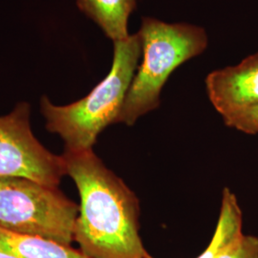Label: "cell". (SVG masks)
Instances as JSON below:
<instances>
[{"label":"cell","mask_w":258,"mask_h":258,"mask_svg":"<svg viewBox=\"0 0 258 258\" xmlns=\"http://www.w3.org/2000/svg\"><path fill=\"white\" fill-rule=\"evenodd\" d=\"M66 175L81 205L74 240L89 258H148L140 236V203L125 183L92 149L64 150Z\"/></svg>","instance_id":"obj_1"},{"label":"cell","mask_w":258,"mask_h":258,"mask_svg":"<svg viewBox=\"0 0 258 258\" xmlns=\"http://www.w3.org/2000/svg\"><path fill=\"white\" fill-rule=\"evenodd\" d=\"M138 33L114 41L110 72L82 100L55 105L46 96L40 101L41 113L49 132L64 142L65 150L92 149L99 135L116 123L142 56Z\"/></svg>","instance_id":"obj_2"},{"label":"cell","mask_w":258,"mask_h":258,"mask_svg":"<svg viewBox=\"0 0 258 258\" xmlns=\"http://www.w3.org/2000/svg\"><path fill=\"white\" fill-rule=\"evenodd\" d=\"M143 61L130 84L116 123L133 125L160 105L167 79L177 67L201 55L209 44L205 29L188 23H166L144 18L139 30Z\"/></svg>","instance_id":"obj_3"},{"label":"cell","mask_w":258,"mask_h":258,"mask_svg":"<svg viewBox=\"0 0 258 258\" xmlns=\"http://www.w3.org/2000/svg\"><path fill=\"white\" fill-rule=\"evenodd\" d=\"M80 206L57 186L0 176V228L70 246Z\"/></svg>","instance_id":"obj_4"},{"label":"cell","mask_w":258,"mask_h":258,"mask_svg":"<svg viewBox=\"0 0 258 258\" xmlns=\"http://www.w3.org/2000/svg\"><path fill=\"white\" fill-rule=\"evenodd\" d=\"M30 119L31 106L24 102L0 117V176L58 186L66 175L63 157L50 152L38 142Z\"/></svg>","instance_id":"obj_5"},{"label":"cell","mask_w":258,"mask_h":258,"mask_svg":"<svg viewBox=\"0 0 258 258\" xmlns=\"http://www.w3.org/2000/svg\"><path fill=\"white\" fill-rule=\"evenodd\" d=\"M206 86L210 101L222 117L258 105V52L239 64L208 75Z\"/></svg>","instance_id":"obj_6"},{"label":"cell","mask_w":258,"mask_h":258,"mask_svg":"<svg viewBox=\"0 0 258 258\" xmlns=\"http://www.w3.org/2000/svg\"><path fill=\"white\" fill-rule=\"evenodd\" d=\"M77 5L113 42L129 37L127 24L136 0H77Z\"/></svg>","instance_id":"obj_7"},{"label":"cell","mask_w":258,"mask_h":258,"mask_svg":"<svg viewBox=\"0 0 258 258\" xmlns=\"http://www.w3.org/2000/svg\"><path fill=\"white\" fill-rule=\"evenodd\" d=\"M0 244L19 258H89L81 249L38 236L18 234L0 228Z\"/></svg>","instance_id":"obj_8"},{"label":"cell","mask_w":258,"mask_h":258,"mask_svg":"<svg viewBox=\"0 0 258 258\" xmlns=\"http://www.w3.org/2000/svg\"><path fill=\"white\" fill-rule=\"evenodd\" d=\"M242 212L236 196L226 187L223 190L221 211L217 227L208 248L197 258H217L242 236Z\"/></svg>","instance_id":"obj_9"},{"label":"cell","mask_w":258,"mask_h":258,"mask_svg":"<svg viewBox=\"0 0 258 258\" xmlns=\"http://www.w3.org/2000/svg\"><path fill=\"white\" fill-rule=\"evenodd\" d=\"M226 125L247 134H258V105L233 112L223 117Z\"/></svg>","instance_id":"obj_10"},{"label":"cell","mask_w":258,"mask_h":258,"mask_svg":"<svg viewBox=\"0 0 258 258\" xmlns=\"http://www.w3.org/2000/svg\"><path fill=\"white\" fill-rule=\"evenodd\" d=\"M217 258H258V237L243 234Z\"/></svg>","instance_id":"obj_11"},{"label":"cell","mask_w":258,"mask_h":258,"mask_svg":"<svg viewBox=\"0 0 258 258\" xmlns=\"http://www.w3.org/2000/svg\"><path fill=\"white\" fill-rule=\"evenodd\" d=\"M0 258H19L11 249L0 244Z\"/></svg>","instance_id":"obj_12"},{"label":"cell","mask_w":258,"mask_h":258,"mask_svg":"<svg viewBox=\"0 0 258 258\" xmlns=\"http://www.w3.org/2000/svg\"><path fill=\"white\" fill-rule=\"evenodd\" d=\"M148 258H153V257H151V256H150V255H149V256H148Z\"/></svg>","instance_id":"obj_13"}]
</instances>
